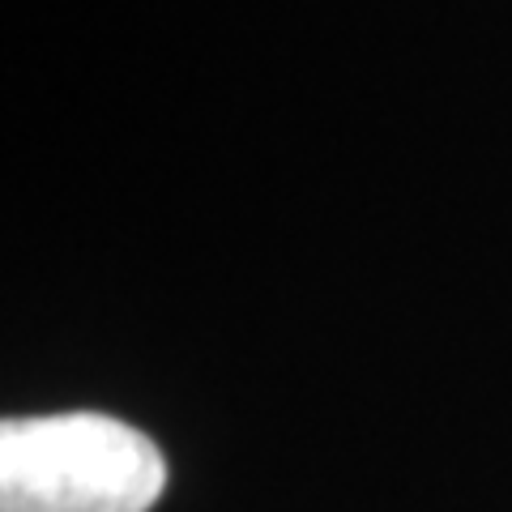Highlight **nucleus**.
I'll list each match as a JSON object with an SVG mask.
<instances>
[{"mask_svg":"<svg viewBox=\"0 0 512 512\" xmlns=\"http://www.w3.org/2000/svg\"><path fill=\"white\" fill-rule=\"evenodd\" d=\"M167 461L146 431L73 410L0 427V512H150Z\"/></svg>","mask_w":512,"mask_h":512,"instance_id":"obj_1","label":"nucleus"}]
</instances>
